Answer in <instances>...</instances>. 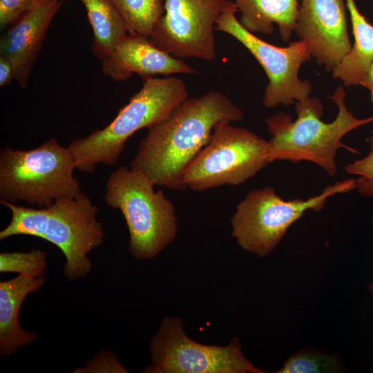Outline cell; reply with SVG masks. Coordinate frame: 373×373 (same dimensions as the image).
<instances>
[{"instance_id": "10", "label": "cell", "mask_w": 373, "mask_h": 373, "mask_svg": "<svg viewBox=\"0 0 373 373\" xmlns=\"http://www.w3.org/2000/svg\"><path fill=\"white\" fill-rule=\"evenodd\" d=\"M238 12L234 2L229 0L218 17L215 29L238 40L263 68L269 79L263 104L267 108L279 104L290 106L295 101L309 97L312 90L310 82L298 77L300 66L312 56L308 44L301 39L290 42L283 48L269 44L242 26L236 17Z\"/></svg>"}, {"instance_id": "15", "label": "cell", "mask_w": 373, "mask_h": 373, "mask_svg": "<svg viewBox=\"0 0 373 373\" xmlns=\"http://www.w3.org/2000/svg\"><path fill=\"white\" fill-rule=\"evenodd\" d=\"M45 283L44 277L19 275L0 282V354L10 356L19 348L35 342L37 335L23 329L19 313L26 297Z\"/></svg>"}, {"instance_id": "4", "label": "cell", "mask_w": 373, "mask_h": 373, "mask_svg": "<svg viewBox=\"0 0 373 373\" xmlns=\"http://www.w3.org/2000/svg\"><path fill=\"white\" fill-rule=\"evenodd\" d=\"M188 97L186 85L179 77L146 79L141 89L119 110L109 124L70 142L68 149L76 169L92 173L100 163L115 164L133 134L160 124Z\"/></svg>"}, {"instance_id": "25", "label": "cell", "mask_w": 373, "mask_h": 373, "mask_svg": "<svg viewBox=\"0 0 373 373\" xmlns=\"http://www.w3.org/2000/svg\"><path fill=\"white\" fill-rule=\"evenodd\" d=\"M15 79V70L11 61L6 57L0 55V86L9 85Z\"/></svg>"}, {"instance_id": "26", "label": "cell", "mask_w": 373, "mask_h": 373, "mask_svg": "<svg viewBox=\"0 0 373 373\" xmlns=\"http://www.w3.org/2000/svg\"><path fill=\"white\" fill-rule=\"evenodd\" d=\"M361 86L370 90L373 103V63L369 66Z\"/></svg>"}, {"instance_id": "6", "label": "cell", "mask_w": 373, "mask_h": 373, "mask_svg": "<svg viewBox=\"0 0 373 373\" xmlns=\"http://www.w3.org/2000/svg\"><path fill=\"white\" fill-rule=\"evenodd\" d=\"M68 147L51 137L41 146L22 151L6 147L0 152V202L23 201L47 207L63 198L82 193Z\"/></svg>"}, {"instance_id": "12", "label": "cell", "mask_w": 373, "mask_h": 373, "mask_svg": "<svg viewBox=\"0 0 373 373\" xmlns=\"http://www.w3.org/2000/svg\"><path fill=\"white\" fill-rule=\"evenodd\" d=\"M345 0H301L294 30L328 72L352 50Z\"/></svg>"}, {"instance_id": "13", "label": "cell", "mask_w": 373, "mask_h": 373, "mask_svg": "<svg viewBox=\"0 0 373 373\" xmlns=\"http://www.w3.org/2000/svg\"><path fill=\"white\" fill-rule=\"evenodd\" d=\"M102 71L111 79L126 81L134 74L143 80L157 75H194L197 71L182 59L153 45L149 37L128 33L121 43L102 59Z\"/></svg>"}, {"instance_id": "19", "label": "cell", "mask_w": 373, "mask_h": 373, "mask_svg": "<svg viewBox=\"0 0 373 373\" xmlns=\"http://www.w3.org/2000/svg\"><path fill=\"white\" fill-rule=\"evenodd\" d=\"M129 33L149 37L164 14V0H110Z\"/></svg>"}, {"instance_id": "1", "label": "cell", "mask_w": 373, "mask_h": 373, "mask_svg": "<svg viewBox=\"0 0 373 373\" xmlns=\"http://www.w3.org/2000/svg\"><path fill=\"white\" fill-rule=\"evenodd\" d=\"M243 117L242 110L220 91L188 97L149 129L131 168L142 172L155 186L184 190L185 170L208 143L214 127Z\"/></svg>"}, {"instance_id": "22", "label": "cell", "mask_w": 373, "mask_h": 373, "mask_svg": "<svg viewBox=\"0 0 373 373\" xmlns=\"http://www.w3.org/2000/svg\"><path fill=\"white\" fill-rule=\"evenodd\" d=\"M370 151L365 157L345 166L347 173L358 175L356 189L365 197H373V135L370 137Z\"/></svg>"}, {"instance_id": "14", "label": "cell", "mask_w": 373, "mask_h": 373, "mask_svg": "<svg viewBox=\"0 0 373 373\" xmlns=\"http://www.w3.org/2000/svg\"><path fill=\"white\" fill-rule=\"evenodd\" d=\"M63 1L42 2L26 12L0 39V55L13 64L15 79L26 89L52 19Z\"/></svg>"}, {"instance_id": "17", "label": "cell", "mask_w": 373, "mask_h": 373, "mask_svg": "<svg viewBox=\"0 0 373 373\" xmlns=\"http://www.w3.org/2000/svg\"><path fill=\"white\" fill-rule=\"evenodd\" d=\"M354 37L351 51L333 70L332 76L346 86L361 85L373 63V26L358 10L354 0H345Z\"/></svg>"}, {"instance_id": "29", "label": "cell", "mask_w": 373, "mask_h": 373, "mask_svg": "<svg viewBox=\"0 0 373 373\" xmlns=\"http://www.w3.org/2000/svg\"><path fill=\"white\" fill-rule=\"evenodd\" d=\"M371 222H372V223L373 224V216L371 218Z\"/></svg>"}, {"instance_id": "9", "label": "cell", "mask_w": 373, "mask_h": 373, "mask_svg": "<svg viewBox=\"0 0 373 373\" xmlns=\"http://www.w3.org/2000/svg\"><path fill=\"white\" fill-rule=\"evenodd\" d=\"M151 365L144 373H264L242 354L238 337L226 346L196 342L184 332L182 320L167 316L149 345Z\"/></svg>"}, {"instance_id": "18", "label": "cell", "mask_w": 373, "mask_h": 373, "mask_svg": "<svg viewBox=\"0 0 373 373\" xmlns=\"http://www.w3.org/2000/svg\"><path fill=\"white\" fill-rule=\"evenodd\" d=\"M93 31L92 50L99 59L108 55L128 33L121 15L110 0H79Z\"/></svg>"}, {"instance_id": "8", "label": "cell", "mask_w": 373, "mask_h": 373, "mask_svg": "<svg viewBox=\"0 0 373 373\" xmlns=\"http://www.w3.org/2000/svg\"><path fill=\"white\" fill-rule=\"evenodd\" d=\"M270 162L269 141L248 129L220 123L185 170L183 181L195 191L236 186Z\"/></svg>"}, {"instance_id": "21", "label": "cell", "mask_w": 373, "mask_h": 373, "mask_svg": "<svg viewBox=\"0 0 373 373\" xmlns=\"http://www.w3.org/2000/svg\"><path fill=\"white\" fill-rule=\"evenodd\" d=\"M46 258L47 253L40 249H33L28 252H3L0 254V272L42 277L47 268Z\"/></svg>"}, {"instance_id": "7", "label": "cell", "mask_w": 373, "mask_h": 373, "mask_svg": "<svg viewBox=\"0 0 373 373\" xmlns=\"http://www.w3.org/2000/svg\"><path fill=\"white\" fill-rule=\"evenodd\" d=\"M356 189V179L335 182L306 200H285L269 186L250 191L230 219L231 235L246 251L263 258L280 242L289 227L308 210L321 211L327 199Z\"/></svg>"}, {"instance_id": "3", "label": "cell", "mask_w": 373, "mask_h": 373, "mask_svg": "<svg viewBox=\"0 0 373 373\" xmlns=\"http://www.w3.org/2000/svg\"><path fill=\"white\" fill-rule=\"evenodd\" d=\"M345 93L337 87L330 99L338 106L336 119L326 123L321 119L323 107L316 97H307L296 102L297 118L293 121L288 114L278 113L265 119L269 133V159L291 162L308 161L321 166L329 176L338 173L336 155L343 148L352 153L358 151L342 142L351 131L373 122V115L358 119L349 111L345 103Z\"/></svg>"}, {"instance_id": "23", "label": "cell", "mask_w": 373, "mask_h": 373, "mask_svg": "<svg viewBox=\"0 0 373 373\" xmlns=\"http://www.w3.org/2000/svg\"><path fill=\"white\" fill-rule=\"evenodd\" d=\"M41 2L39 0H0V26L4 29Z\"/></svg>"}, {"instance_id": "2", "label": "cell", "mask_w": 373, "mask_h": 373, "mask_svg": "<svg viewBox=\"0 0 373 373\" xmlns=\"http://www.w3.org/2000/svg\"><path fill=\"white\" fill-rule=\"evenodd\" d=\"M11 211L10 223L0 231V240L25 235L46 240L57 247L66 258L65 278H82L92 270L88 255L104 242L102 224L97 220L99 208L85 193L63 198L47 207H26L1 201Z\"/></svg>"}, {"instance_id": "5", "label": "cell", "mask_w": 373, "mask_h": 373, "mask_svg": "<svg viewBox=\"0 0 373 373\" xmlns=\"http://www.w3.org/2000/svg\"><path fill=\"white\" fill-rule=\"evenodd\" d=\"M142 172L120 166L111 173L104 199L119 209L126 221L130 254L137 260H150L174 241L178 217L172 202Z\"/></svg>"}, {"instance_id": "16", "label": "cell", "mask_w": 373, "mask_h": 373, "mask_svg": "<svg viewBox=\"0 0 373 373\" xmlns=\"http://www.w3.org/2000/svg\"><path fill=\"white\" fill-rule=\"evenodd\" d=\"M239 21L249 32L269 35L273 24L278 26L280 37L289 41L295 29L299 6L297 0H233Z\"/></svg>"}, {"instance_id": "20", "label": "cell", "mask_w": 373, "mask_h": 373, "mask_svg": "<svg viewBox=\"0 0 373 373\" xmlns=\"http://www.w3.org/2000/svg\"><path fill=\"white\" fill-rule=\"evenodd\" d=\"M342 370L334 354L301 350L290 355L276 373H334Z\"/></svg>"}, {"instance_id": "30", "label": "cell", "mask_w": 373, "mask_h": 373, "mask_svg": "<svg viewBox=\"0 0 373 373\" xmlns=\"http://www.w3.org/2000/svg\"><path fill=\"white\" fill-rule=\"evenodd\" d=\"M372 135H373V130H372Z\"/></svg>"}, {"instance_id": "24", "label": "cell", "mask_w": 373, "mask_h": 373, "mask_svg": "<svg viewBox=\"0 0 373 373\" xmlns=\"http://www.w3.org/2000/svg\"><path fill=\"white\" fill-rule=\"evenodd\" d=\"M76 370L81 372H128L114 353L105 351L97 353L93 360L87 363L86 366Z\"/></svg>"}, {"instance_id": "28", "label": "cell", "mask_w": 373, "mask_h": 373, "mask_svg": "<svg viewBox=\"0 0 373 373\" xmlns=\"http://www.w3.org/2000/svg\"><path fill=\"white\" fill-rule=\"evenodd\" d=\"M39 2L42 3V2H46V1H62L63 0H39Z\"/></svg>"}, {"instance_id": "11", "label": "cell", "mask_w": 373, "mask_h": 373, "mask_svg": "<svg viewBox=\"0 0 373 373\" xmlns=\"http://www.w3.org/2000/svg\"><path fill=\"white\" fill-rule=\"evenodd\" d=\"M229 0H164V14L149 39L177 58H216L214 30Z\"/></svg>"}, {"instance_id": "27", "label": "cell", "mask_w": 373, "mask_h": 373, "mask_svg": "<svg viewBox=\"0 0 373 373\" xmlns=\"http://www.w3.org/2000/svg\"><path fill=\"white\" fill-rule=\"evenodd\" d=\"M369 292L373 295V282L370 283L367 287Z\"/></svg>"}]
</instances>
